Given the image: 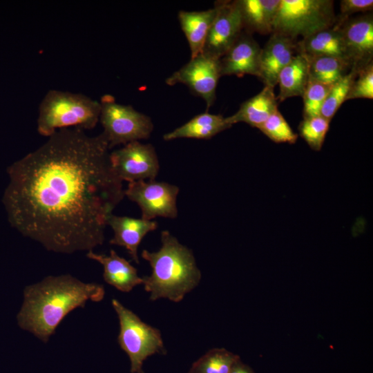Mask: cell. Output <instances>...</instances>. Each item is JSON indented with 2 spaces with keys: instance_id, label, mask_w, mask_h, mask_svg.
I'll use <instances>...</instances> for the list:
<instances>
[{
  "instance_id": "cell-1",
  "label": "cell",
  "mask_w": 373,
  "mask_h": 373,
  "mask_svg": "<svg viewBox=\"0 0 373 373\" xmlns=\"http://www.w3.org/2000/svg\"><path fill=\"white\" fill-rule=\"evenodd\" d=\"M102 133L62 128L8 168V220L48 251L73 254L102 245L107 220L123 200Z\"/></svg>"
},
{
  "instance_id": "cell-2",
  "label": "cell",
  "mask_w": 373,
  "mask_h": 373,
  "mask_svg": "<svg viewBox=\"0 0 373 373\" xmlns=\"http://www.w3.org/2000/svg\"><path fill=\"white\" fill-rule=\"evenodd\" d=\"M104 295L98 283H84L70 274L46 276L24 289L18 324L47 343L70 312L84 307L88 300L101 301Z\"/></svg>"
},
{
  "instance_id": "cell-3",
  "label": "cell",
  "mask_w": 373,
  "mask_h": 373,
  "mask_svg": "<svg viewBox=\"0 0 373 373\" xmlns=\"http://www.w3.org/2000/svg\"><path fill=\"white\" fill-rule=\"evenodd\" d=\"M161 242L158 251L142 252L151 267V275L142 277V285L151 300L166 298L178 303L199 285L201 271L192 251L169 231H162Z\"/></svg>"
},
{
  "instance_id": "cell-4",
  "label": "cell",
  "mask_w": 373,
  "mask_h": 373,
  "mask_svg": "<svg viewBox=\"0 0 373 373\" xmlns=\"http://www.w3.org/2000/svg\"><path fill=\"white\" fill-rule=\"evenodd\" d=\"M101 111L100 102L82 93L59 90H48L39 106L38 133L49 137L62 128H93Z\"/></svg>"
},
{
  "instance_id": "cell-5",
  "label": "cell",
  "mask_w": 373,
  "mask_h": 373,
  "mask_svg": "<svg viewBox=\"0 0 373 373\" xmlns=\"http://www.w3.org/2000/svg\"><path fill=\"white\" fill-rule=\"evenodd\" d=\"M336 21L331 0H280L272 32L298 41L332 27Z\"/></svg>"
},
{
  "instance_id": "cell-6",
  "label": "cell",
  "mask_w": 373,
  "mask_h": 373,
  "mask_svg": "<svg viewBox=\"0 0 373 373\" xmlns=\"http://www.w3.org/2000/svg\"><path fill=\"white\" fill-rule=\"evenodd\" d=\"M111 303L119 323L118 343L130 359L131 372L144 373L143 363L149 356L166 352L161 332L117 299L113 298Z\"/></svg>"
},
{
  "instance_id": "cell-7",
  "label": "cell",
  "mask_w": 373,
  "mask_h": 373,
  "mask_svg": "<svg viewBox=\"0 0 373 373\" xmlns=\"http://www.w3.org/2000/svg\"><path fill=\"white\" fill-rule=\"evenodd\" d=\"M99 102V122L109 149L151 136L154 126L146 115L131 106L117 103L111 95L102 96Z\"/></svg>"
},
{
  "instance_id": "cell-8",
  "label": "cell",
  "mask_w": 373,
  "mask_h": 373,
  "mask_svg": "<svg viewBox=\"0 0 373 373\" xmlns=\"http://www.w3.org/2000/svg\"><path fill=\"white\" fill-rule=\"evenodd\" d=\"M178 186L154 180L129 182L124 196L140 207L142 218L153 220L157 217L175 219L178 216Z\"/></svg>"
},
{
  "instance_id": "cell-9",
  "label": "cell",
  "mask_w": 373,
  "mask_h": 373,
  "mask_svg": "<svg viewBox=\"0 0 373 373\" xmlns=\"http://www.w3.org/2000/svg\"><path fill=\"white\" fill-rule=\"evenodd\" d=\"M110 164L121 181L128 183L154 180L160 171L157 153L153 145L135 141L109 154Z\"/></svg>"
},
{
  "instance_id": "cell-10",
  "label": "cell",
  "mask_w": 373,
  "mask_h": 373,
  "mask_svg": "<svg viewBox=\"0 0 373 373\" xmlns=\"http://www.w3.org/2000/svg\"><path fill=\"white\" fill-rule=\"evenodd\" d=\"M218 60L203 54L191 58L181 68L166 79L169 86L182 84L191 92L206 102L207 109L216 100V92L220 77Z\"/></svg>"
},
{
  "instance_id": "cell-11",
  "label": "cell",
  "mask_w": 373,
  "mask_h": 373,
  "mask_svg": "<svg viewBox=\"0 0 373 373\" xmlns=\"http://www.w3.org/2000/svg\"><path fill=\"white\" fill-rule=\"evenodd\" d=\"M216 15L211 25L202 54L219 59L243 31L240 13L236 1L215 3Z\"/></svg>"
},
{
  "instance_id": "cell-12",
  "label": "cell",
  "mask_w": 373,
  "mask_h": 373,
  "mask_svg": "<svg viewBox=\"0 0 373 373\" xmlns=\"http://www.w3.org/2000/svg\"><path fill=\"white\" fill-rule=\"evenodd\" d=\"M339 27L346 58L357 71L372 62L373 17L372 14L349 18Z\"/></svg>"
},
{
  "instance_id": "cell-13",
  "label": "cell",
  "mask_w": 373,
  "mask_h": 373,
  "mask_svg": "<svg viewBox=\"0 0 373 373\" xmlns=\"http://www.w3.org/2000/svg\"><path fill=\"white\" fill-rule=\"evenodd\" d=\"M251 35L243 30L218 59L220 76L251 75L258 77L261 48Z\"/></svg>"
},
{
  "instance_id": "cell-14",
  "label": "cell",
  "mask_w": 373,
  "mask_h": 373,
  "mask_svg": "<svg viewBox=\"0 0 373 373\" xmlns=\"http://www.w3.org/2000/svg\"><path fill=\"white\" fill-rule=\"evenodd\" d=\"M298 52L297 41L279 33H271L261 48L258 77L265 86L274 88L280 72Z\"/></svg>"
},
{
  "instance_id": "cell-15",
  "label": "cell",
  "mask_w": 373,
  "mask_h": 373,
  "mask_svg": "<svg viewBox=\"0 0 373 373\" xmlns=\"http://www.w3.org/2000/svg\"><path fill=\"white\" fill-rule=\"evenodd\" d=\"M107 226H110L113 231L110 244L124 247L131 259L139 264V245L147 233L157 229V222L112 213L107 220Z\"/></svg>"
},
{
  "instance_id": "cell-16",
  "label": "cell",
  "mask_w": 373,
  "mask_h": 373,
  "mask_svg": "<svg viewBox=\"0 0 373 373\" xmlns=\"http://www.w3.org/2000/svg\"><path fill=\"white\" fill-rule=\"evenodd\" d=\"M86 257L101 264L105 282L122 292H129L143 283V278L139 276L136 268L113 249L109 255L90 251L86 253Z\"/></svg>"
},
{
  "instance_id": "cell-17",
  "label": "cell",
  "mask_w": 373,
  "mask_h": 373,
  "mask_svg": "<svg viewBox=\"0 0 373 373\" xmlns=\"http://www.w3.org/2000/svg\"><path fill=\"white\" fill-rule=\"evenodd\" d=\"M243 30L252 34L272 32L280 0H237Z\"/></svg>"
},
{
  "instance_id": "cell-18",
  "label": "cell",
  "mask_w": 373,
  "mask_h": 373,
  "mask_svg": "<svg viewBox=\"0 0 373 373\" xmlns=\"http://www.w3.org/2000/svg\"><path fill=\"white\" fill-rule=\"evenodd\" d=\"M278 104L274 88L265 86L259 93L242 103L236 113L226 118L231 126L245 122L258 128L278 110Z\"/></svg>"
},
{
  "instance_id": "cell-19",
  "label": "cell",
  "mask_w": 373,
  "mask_h": 373,
  "mask_svg": "<svg viewBox=\"0 0 373 373\" xmlns=\"http://www.w3.org/2000/svg\"><path fill=\"white\" fill-rule=\"evenodd\" d=\"M232 126L222 115L208 112L195 115L186 123L163 135L165 141L180 138L209 140Z\"/></svg>"
},
{
  "instance_id": "cell-20",
  "label": "cell",
  "mask_w": 373,
  "mask_h": 373,
  "mask_svg": "<svg viewBox=\"0 0 373 373\" xmlns=\"http://www.w3.org/2000/svg\"><path fill=\"white\" fill-rule=\"evenodd\" d=\"M297 45L298 52L307 59L321 56H334L347 59L342 35L339 27L335 24L332 27L298 40Z\"/></svg>"
},
{
  "instance_id": "cell-21",
  "label": "cell",
  "mask_w": 373,
  "mask_h": 373,
  "mask_svg": "<svg viewBox=\"0 0 373 373\" xmlns=\"http://www.w3.org/2000/svg\"><path fill=\"white\" fill-rule=\"evenodd\" d=\"M216 15L215 7L202 11L180 10L178 12L180 27L190 48L191 58L202 53Z\"/></svg>"
},
{
  "instance_id": "cell-22",
  "label": "cell",
  "mask_w": 373,
  "mask_h": 373,
  "mask_svg": "<svg viewBox=\"0 0 373 373\" xmlns=\"http://www.w3.org/2000/svg\"><path fill=\"white\" fill-rule=\"evenodd\" d=\"M309 80L307 58L298 52L282 69L278 77V103L292 97H302Z\"/></svg>"
},
{
  "instance_id": "cell-23",
  "label": "cell",
  "mask_w": 373,
  "mask_h": 373,
  "mask_svg": "<svg viewBox=\"0 0 373 373\" xmlns=\"http://www.w3.org/2000/svg\"><path fill=\"white\" fill-rule=\"evenodd\" d=\"M307 60L309 78L325 84H334L352 69L349 61L343 57L321 56Z\"/></svg>"
},
{
  "instance_id": "cell-24",
  "label": "cell",
  "mask_w": 373,
  "mask_h": 373,
  "mask_svg": "<svg viewBox=\"0 0 373 373\" xmlns=\"http://www.w3.org/2000/svg\"><path fill=\"white\" fill-rule=\"evenodd\" d=\"M238 355L224 348H214L207 352L192 366L190 373H230Z\"/></svg>"
},
{
  "instance_id": "cell-25",
  "label": "cell",
  "mask_w": 373,
  "mask_h": 373,
  "mask_svg": "<svg viewBox=\"0 0 373 373\" xmlns=\"http://www.w3.org/2000/svg\"><path fill=\"white\" fill-rule=\"evenodd\" d=\"M357 70H351L332 85L321 110L320 115L331 121L341 104L346 101Z\"/></svg>"
},
{
  "instance_id": "cell-26",
  "label": "cell",
  "mask_w": 373,
  "mask_h": 373,
  "mask_svg": "<svg viewBox=\"0 0 373 373\" xmlns=\"http://www.w3.org/2000/svg\"><path fill=\"white\" fill-rule=\"evenodd\" d=\"M331 121L316 116L303 118L298 125L300 136L316 151L321 150Z\"/></svg>"
},
{
  "instance_id": "cell-27",
  "label": "cell",
  "mask_w": 373,
  "mask_h": 373,
  "mask_svg": "<svg viewBox=\"0 0 373 373\" xmlns=\"http://www.w3.org/2000/svg\"><path fill=\"white\" fill-rule=\"evenodd\" d=\"M258 129L276 143L292 144L296 142L298 136L278 110L270 115Z\"/></svg>"
},
{
  "instance_id": "cell-28",
  "label": "cell",
  "mask_w": 373,
  "mask_h": 373,
  "mask_svg": "<svg viewBox=\"0 0 373 373\" xmlns=\"http://www.w3.org/2000/svg\"><path fill=\"white\" fill-rule=\"evenodd\" d=\"M332 85L325 84L309 79L306 86L303 99V118L319 116L326 96Z\"/></svg>"
},
{
  "instance_id": "cell-29",
  "label": "cell",
  "mask_w": 373,
  "mask_h": 373,
  "mask_svg": "<svg viewBox=\"0 0 373 373\" xmlns=\"http://www.w3.org/2000/svg\"><path fill=\"white\" fill-rule=\"evenodd\" d=\"M373 98V62L357 71L346 100Z\"/></svg>"
},
{
  "instance_id": "cell-30",
  "label": "cell",
  "mask_w": 373,
  "mask_h": 373,
  "mask_svg": "<svg viewBox=\"0 0 373 373\" xmlns=\"http://www.w3.org/2000/svg\"><path fill=\"white\" fill-rule=\"evenodd\" d=\"M372 0H342L340 3V15L336 16L335 25L340 26L356 12L372 10Z\"/></svg>"
},
{
  "instance_id": "cell-31",
  "label": "cell",
  "mask_w": 373,
  "mask_h": 373,
  "mask_svg": "<svg viewBox=\"0 0 373 373\" xmlns=\"http://www.w3.org/2000/svg\"><path fill=\"white\" fill-rule=\"evenodd\" d=\"M230 373H254L253 371L247 365L238 360L233 365Z\"/></svg>"
},
{
  "instance_id": "cell-32",
  "label": "cell",
  "mask_w": 373,
  "mask_h": 373,
  "mask_svg": "<svg viewBox=\"0 0 373 373\" xmlns=\"http://www.w3.org/2000/svg\"><path fill=\"white\" fill-rule=\"evenodd\" d=\"M190 373V372H189Z\"/></svg>"
}]
</instances>
